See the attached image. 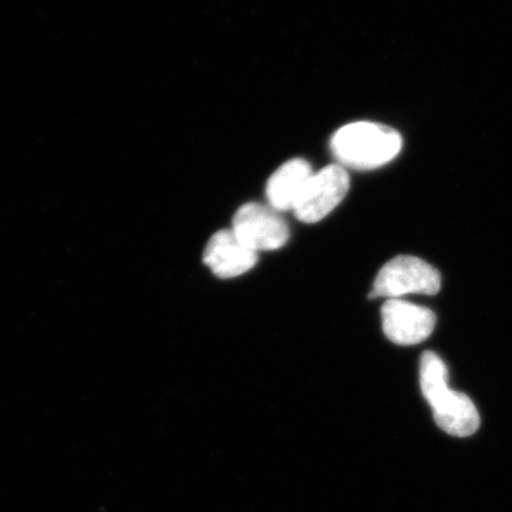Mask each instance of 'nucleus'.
Returning a JSON list of instances; mask_svg holds the SVG:
<instances>
[{"label": "nucleus", "instance_id": "nucleus-7", "mask_svg": "<svg viewBox=\"0 0 512 512\" xmlns=\"http://www.w3.org/2000/svg\"><path fill=\"white\" fill-rule=\"evenodd\" d=\"M258 255L239 241L232 229L212 235L204 252V262L212 274L222 279L237 278L254 268Z\"/></svg>", "mask_w": 512, "mask_h": 512}, {"label": "nucleus", "instance_id": "nucleus-4", "mask_svg": "<svg viewBox=\"0 0 512 512\" xmlns=\"http://www.w3.org/2000/svg\"><path fill=\"white\" fill-rule=\"evenodd\" d=\"M349 187V174L345 168L339 164L328 165L309 178L293 212L306 224L322 221L343 201Z\"/></svg>", "mask_w": 512, "mask_h": 512}, {"label": "nucleus", "instance_id": "nucleus-5", "mask_svg": "<svg viewBox=\"0 0 512 512\" xmlns=\"http://www.w3.org/2000/svg\"><path fill=\"white\" fill-rule=\"evenodd\" d=\"M232 231L239 241L258 254L284 247L289 228L274 208L261 204H245L232 220Z\"/></svg>", "mask_w": 512, "mask_h": 512}, {"label": "nucleus", "instance_id": "nucleus-6", "mask_svg": "<svg viewBox=\"0 0 512 512\" xmlns=\"http://www.w3.org/2000/svg\"><path fill=\"white\" fill-rule=\"evenodd\" d=\"M384 335L397 345H417L429 338L436 328V315L424 306L387 299L382 308Z\"/></svg>", "mask_w": 512, "mask_h": 512}, {"label": "nucleus", "instance_id": "nucleus-8", "mask_svg": "<svg viewBox=\"0 0 512 512\" xmlns=\"http://www.w3.org/2000/svg\"><path fill=\"white\" fill-rule=\"evenodd\" d=\"M312 174L311 165L301 158L281 165L266 184L269 207L278 212L293 211Z\"/></svg>", "mask_w": 512, "mask_h": 512}, {"label": "nucleus", "instance_id": "nucleus-3", "mask_svg": "<svg viewBox=\"0 0 512 512\" xmlns=\"http://www.w3.org/2000/svg\"><path fill=\"white\" fill-rule=\"evenodd\" d=\"M440 288L441 278L436 268L416 256L400 255L380 269L370 298L400 299L410 293L436 295Z\"/></svg>", "mask_w": 512, "mask_h": 512}, {"label": "nucleus", "instance_id": "nucleus-2", "mask_svg": "<svg viewBox=\"0 0 512 512\" xmlns=\"http://www.w3.org/2000/svg\"><path fill=\"white\" fill-rule=\"evenodd\" d=\"M402 136L392 127L357 121L339 128L330 147L339 165L355 170H375L393 160L402 150Z\"/></svg>", "mask_w": 512, "mask_h": 512}, {"label": "nucleus", "instance_id": "nucleus-1", "mask_svg": "<svg viewBox=\"0 0 512 512\" xmlns=\"http://www.w3.org/2000/svg\"><path fill=\"white\" fill-rule=\"evenodd\" d=\"M420 386L441 430L456 437L476 433L480 427L476 404L467 394L451 390L447 366L436 353L426 352L421 357Z\"/></svg>", "mask_w": 512, "mask_h": 512}]
</instances>
